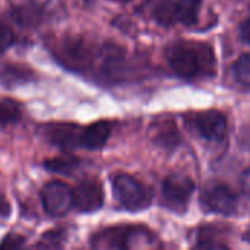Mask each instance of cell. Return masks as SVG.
<instances>
[{
  "label": "cell",
  "mask_w": 250,
  "mask_h": 250,
  "mask_svg": "<svg viewBox=\"0 0 250 250\" xmlns=\"http://www.w3.org/2000/svg\"><path fill=\"white\" fill-rule=\"evenodd\" d=\"M113 195L126 211H142L152 202V190L130 174L119 173L111 180Z\"/></svg>",
  "instance_id": "3"
},
{
  "label": "cell",
  "mask_w": 250,
  "mask_h": 250,
  "mask_svg": "<svg viewBox=\"0 0 250 250\" xmlns=\"http://www.w3.org/2000/svg\"><path fill=\"white\" fill-rule=\"evenodd\" d=\"M63 242V231L60 230H53L45 233L40 243L37 245V248H60Z\"/></svg>",
  "instance_id": "20"
},
{
  "label": "cell",
  "mask_w": 250,
  "mask_h": 250,
  "mask_svg": "<svg viewBox=\"0 0 250 250\" xmlns=\"http://www.w3.org/2000/svg\"><path fill=\"white\" fill-rule=\"evenodd\" d=\"M202 0H176L174 15L176 23H182L185 26H193L198 23L199 12H201Z\"/></svg>",
  "instance_id": "12"
},
{
  "label": "cell",
  "mask_w": 250,
  "mask_h": 250,
  "mask_svg": "<svg viewBox=\"0 0 250 250\" xmlns=\"http://www.w3.org/2000/svg\"><path fill=\"white\" fill-rule=\"evenodd\" d=\"M110 135H111V127L107 122H95L89 125L88 127L82 129L81 148H85L89 151L101 149L107 144Z\"/></svg>",
  "instance_id": "11"
},
{
  "label": "cell",
  "mask_w": 250,
  "mask_h": 250,
  "mask_svg": "<svg viewBox=\"0 0 250 250\" xmlns=\"http://www.w3.org/2000/svg\"><path fill=\"white\" fill-rule=\"evenodd\" d=\"M146 4H149L151 15L160 25L170 26L176 23V0H149L146 1Z\"/></svg>",
  "instance_id": "13"
},
{
  "label": "cell",
  "mask_w": 250,
  "mask_h": 250,
  "mask_svg": "<svg viewBox=\"0 0 250 250\" xmlns=\"http://www.w3.org/2000/svg\"><path fill=\"white\" fill-rule=\"evenodd\" d=\"M240 38H242L245 42L250 44V18L249 19H246V21L242 23V26H240Z\"/></svg>",
  "instance_id": "24"
},
{
  "label": "cell",
  "mask_w": 250,
  "mask_h": 250,
  "mask_svg": "<svg viewBox=\"0 0 250 250\" xmlns=\"http://www.w3.org/2000/svg\"><path fill=\"white\" fill-rule=\"evenodd\" d=\"M149 135L152 142L160 148H164L166 151H173L180 144V133L173 120L154 122L151 125Z\"/></svg>",
  "instance_id": "10"
},
{
  "label": "cell",
  "mask_w": 250,
  "mask_h": 250,
  "mask_svg": "<svg viewBox=\"0 0 250 250\" xmlns=\"http://www.w3.org/2000/svg\"><path fill=\"white\" fill-rule=\"evenodd\" d=\"M79 166V160L70 155H64V157H56L51 160L44 161V167L48 171H54V173H70L73 171L76 167Z\"/></svg>",
  "instance_id": "17"
},
{
  "label": "cell",
  "mask_w": 250,
  "mask_h": 250,
  "mask_svg": "<svg viewBox=\"0 0 250 250\" xmlns=\"http://www.w3.org/2000/svg\"><path fill=\"white\" fill-rule=\"evenodd\" d=\"M82 129L73 123H53L44 127V135L53 145L63 149H73L81 148Z\"/></svg>",
  "instance_id": "9"
},
{
  "label": "cell",
  "mask_w": 250,
  "mask_h": 250,
  "mask_svg": "<svg viewBox=\"0 0 250 250\" xmlns=\"http://www.w3.org/2000/svg\"><path fill=\"white\" fill-rule=\"evenodd\" d=\"M9 211H10V207H9L7 201L0 195V215L1 217H7Z\"/></svg>",
  "instance_id": "25"
},
{
  "label": "cell",
  "mask_w": 250,
  "mask_h": 250,
  "mask_svg": "<svg viewBox=\"0 0 250 250\" xmlns=\"http://www.w3.org/2000/svg\"><path fill=\"white\" fill-rule=\"evenodd\" d=\"M218 229H214V226H202L199 233H198V243L195 245L196 248L202 249H226L229 248L226 243H223L218 239L217 234Z\"/></svg>",
  "instance_id": "15"
},
{
  "label": "cell",
  "mask_w": 250,
  "mask_h": 250,
  "mask_svg": "<svg viewBox=\"0 0 250 250\" xmlns=\"http://www.w3.org/2000/svg\"><path fill=\"white\" fill-rule=\"evenodd\" d=\"M245 240H246V242H250V229L248 230V233L245 234Z\"/></svg>",
  "instance_id": "26"
},
{
  "label": "cell",
  "mask_w": 250,
  "mask_h": 250,
  "mask_svg": "<svg viewBox=\"0 0 250 250\" xmlns=\"http://www.w3.org/2000/svg\"><path fill=\"white\" fill-rule=\"evenodd\" d=\"M199 202L205 212L224 217H231L239 209V198L236 192L229 185L220 182L208 183L201 192Z\"/></svg>",
  "instance_id": "4"
},
{
  "label": "cell",
  "mask_w": 250,
  "mask_h": 250,
  "mask_svg": "<svg viewBox=\"0 0 250 250\" xmlns=\"http://www.w3.org/2000/svg\"><path fill=\"white\" fill-rule=\"evenodd\" d=\"M21 107L10 100L0 101V127L15 125L21 119Z\"/></svg>",
  "instance_id": "19"
},
{
  "label": "cell",
  "mask_w": 250,
  "mask_h": 250,
  "mask_svg": "<svg viewBox=\"0 0 250 250\" xmlns=\"http://www.w3.org/2000/svg\"><path fill=\"white\" fill-rule=\"evenodd\" d=\"M195 182L182 173H174L166 177L161 188V196L164 205L177 214H183L193 196Z\"/></svg>",
  "instance_id": "5"
},
{
  "label": "cell",
  "mask_w": 250,
  "mask_h": 250,
  "mask_svg": "<svg viewBox=\"0 0 250 250\" xmlns=\"http://www.w3.org/2000/svg\"><path fill=\"white\" fill-rule=\"evenodd\" d=\"M155 239L142 227H111L97 233L91 243L100 249H133L152 246Z\"/></svg>",
  "instance_id": "2"
},
{
  "label": "cell",
  "mask_w": 250,
  "mask_h": 250,
  "mask_svg": "<svg viewBox=\"0 0 250 250\" xmlns=\"http://www.w3.org/2000/svg\"><path fill=\"white\" fill-rule=\"evenodd\" d=\"M44 211L50 217H63L73 207V190L63 182L53 180L41 190Z\"/></svg>",
  "instance_id": "7"
},
{
  "label": "cell",
  "mask_w": 250,
  "mask_h": 250,
  "mask_svg": "<svg viewBox=\"0 0 250 250\" xmlns=\"http://www.w3.org/2000/svg\"><path fill=\"white\" fill-rule=\"evenodd\" d=\"M31 73L16 64H6L1 70H0V82L6 83V85H15V83H23L26 81H29Z\"/></svg>",
  "instance_id": "16"
},
{
  "label": "cell",
  "mask_w": 250,
  "mask_h": 250,
  "mask_svg": "<svg viewBox=\"0 0 250 250\" xmlns=\"http://www.w3.org/2000/svg\"><path fill=\"white\" fill-rule=\"evenodd\" d=\"M15 42V34L10 26L0 22V54H3Z\"/></svg>",
  "instance_id": "21"
},
{
  "label": "cell",
  "mask_w": 250,
  "mask_h": 250,
  "mask_svg": "<svg viewBox=\"0 0 250 250\" xmlns=\"http://www.w3.org/2000/svg\"><path fill=\"white\" fill-rule=\"evenodd\" d=\"M114 1H117V3H122V4H125V3H129V1H132V0H114Z\"/></svg>",
  "instance_id": "27"
},
{
  "label": "cell",
  "mask_w": 250,
  "mask_h": 250,
  "mask_svg": "<svg viewBox=\"0 0 250 250\" xmlns=\"http://www.w3.org/2000/svg\"><path fill=\"white\" fill-rule=\"evenodd\" d=\"M240 188L243 195L250 199V167H248L242 174H240Z\"/></svg>",
  "instance_id": "23"
},
{
  "label": "cell",
  "mask_w": 250,
  "mask_h": 250,
  "mask_svg": "<svg viewBox=\"0 0 250 250\" xmlns=\"http://www.w3.org/2000/svg\"><path fill=\"white\" fill-rule=\"evenodd\" d=\"M166 56L171 70L182 79L211 78L217 72L214 51L205 42L182 40L171 44Z\"/></svg>",
  "instance_id": "1"
},
{
  "label": "cell",
  "mask_w": 250,
  "mask_h": 250,
  "mask_svg": "<svg viewBox=\"0 0 250 250\" xmlns=\"http://www.w3.org/2000/svg\"><path fill=\"white\" fill-rule=\"evenodd\" d=\"M186 125L208 142H223L229 132L227 117L218 110L190 113L186 117Z\"/></svg>",
  "instance_id": "6"
},
{
  "label": "cell",
  "mask_w": 250,
  "mask_h": 250,
  "mask_svg": "<svg viewBox=\"0 0 250 250\" xmlns=\"http://www.w3.org/2000/svg\"><path fill=\"white\" fill-rule=\"evenodd\" d=\"M231 73H233V78L236 79V82H239L240 85H245V86H250V53L240 56L233 63Z\"/></svg>",
  "instance_id": "18"
},
{
  "label": "cell",
  "mask_w": 250,
  "mask_h": 250,
  "mask_svg": "<svg viewBox=\"0 0 250 250\" xmlns=\"http://www.w3.org/2000/svg\"><path fill=\"white\" fill-rule=\"evenodd\" d=\"M13 19L22 26H37L44 19V10L38 4L21 6L12 12Z\"/></svg>",
  "instance_id": "14"
},
{
  "label": "cell",
  "mask_w": 250,
  "mask_h": 250,
  "mask_svg": "<svg viewBox=\"0 0 250 250\" xmlns=\"http://www.w3.org/2000/svg\"><path fill=\"white\" fill-rule=\"evenodd\" d=\"M104 204V192L103 186L95 179L82 180L73 189V207L85 214L97 212L103 208Z\"/></svg>",
  "instance_id": "8"
},
{
  "label": "cell",
  "mask_w": 250,
  "mask_h": 250,
  "mask_svg": "<svg viewBox=\"0 0 250 250\" xmlns=\"http://www.w3.org/2000/svg\"><path fill=\"white\" fill-rule=\"evenodd\" d=\"M25 245V237L21 234H7L1 243H0V249H19Z\"/></svg>",
  "instance_id": "22"
}]
</instances>
